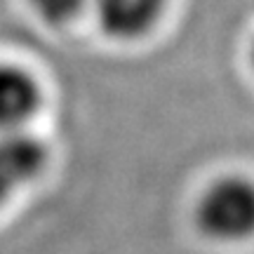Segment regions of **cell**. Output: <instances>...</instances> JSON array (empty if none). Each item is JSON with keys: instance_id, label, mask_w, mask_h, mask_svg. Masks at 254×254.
Here are the masks:
<instances>
[{"instance_id": "5", "label": "cell", "mask_w": 254, "mask_h": 254, "mask_svg": "<svg viewBox=\"0 0 254 254\" xmlns=\"http://www.w3.org/2000/svg\"><path fill=\"white\" fill-rule=\"evenodd\" d=\"M28 5L45 24L62 26L78 17L87 5H92V0H28Z\"/></svg>"}, {"instance_id": "3", "label": "cell", "mask_w": 254, "mask_h": 254, "mask_svg": "<svg viewBox=\"0 0 254 254\" xmlns=\"http://www.w3.org/2000/svg\"><path fill=\"white\" fill-rule=\"evenodd\" d=\"M43 104V87L24 66L0 62V136L24 132Z\"/></svg>"}, {"instance_id": "2", "label": "cell", "mask_w": 254, "mask_h": 254, "mask_svg": "<svg viewBox=\"0 0 254 254\" xmlns=\"http://www.w3.org/2000/svg\"><path fill=\"white\" fill-rule=\"evenodd\" d=\"M50 151L28 132L0 136V207L45 172Z\"/></svg>"}, {"instance_id": "6", "label": "cell", "mask_w": 254, "mask_h": 254, "mask_svg": "<svg viewBox=\"0 0 254 254\" xmlns=\"http://www.w3.org/2000/svg\"><path fill=\"white\" fill-rule=\"evenodd\" d=\"M250 57H252V66H254V45H252V55H250Z\"/></svg>"}, {"instance_id": "4", "label": "cell", "mask_w": 254, "mask_h": 254, "mask_svg": "<svg viewBox=\"0 0 254 254\" xmlns=\"http://www.w3.org/2000/svg\"><path fill=\"white\" fill-rule=\"evenodd\" d=\"M170 0H92L99 28L113 40H139L158 26Z\"/></svg>"}, {"instance_id": "1", "label": "cell", "mask_w": 254, "mask_h": 254, "mask_svg": "<svg viewBox=\"0 0 254 254\" xmlns=\"http://www.w3.org/2000/svg\"><path fill=\"white\" fill-rule=\"evenodd\" d=\"M195 224L212 240L240 243L254 236V182L224 174L209 182L195 202Z\"/></svg>"}]
</instances>
